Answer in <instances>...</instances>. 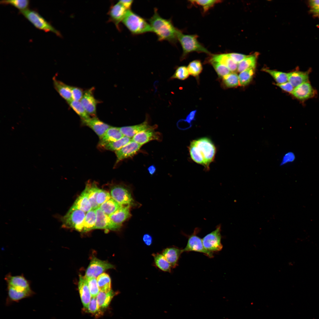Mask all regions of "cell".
Segmentation results:
<instances>
[{"mask_svg": "<svg viewBox=\"0 0 319 319\" xmlns=\"http://www.w3.org/2000/svg\"><path fill=\"white\" fill-rule=\"evenodd\" d=\"M152 255L154 258V264L157 267L162 271L171 272V266L162 253H153Z\"/></svg>", "mask_w": 319, "mask_h": 319, "instance_id": "obj_31", "label": "cell"}, {"mask_svg": "<svg viewBox=\"0 0 319 319\" xmlns=\"http://www.w3.org/2000/svg\"><path fill=\"white\" fill-rule=\"evenodd\" d=\"M68 103L81 119L85 120L90 118L80 101L72 100Z\"/></svg>", "mask_w": 319, "mask_h": 319, "instance_id": "obj_38", "label": "cell"}, {"mask_svg": "<svg viewBox=\"0 0 319 319\" xmlns=\"http://www.w3.org/2000/svg\"><path fill=\"white\" fill-rule=\"evenodd\" d=\"M276 85L284 91L291 94L294 88L292 84L288 81L282 84L277 83L276 84Z\"/></svg>", "mask_w": 319, "mask_h": 319, "instance_id": "obj_53", "label": "cell"}, {"mask_svg": "<svg viewBox=\"0 0 319 319\" xmlns=\"http://www.w3.org/2000/svg\"><path fill=\"white\" fill-rule=\"evenodd\" d=\"M255 53L248 55L243 60L238 64L237 71L241 72L250 68L255 69L257 58Z\"/></svg>", "mask_w": 319, "mask_h": 319, "instance_id": "obj_32", "label": "cell"}, {"mask_svg": "<svg viewBox=\"0 0 319 319\" xmlns=\"http://www.w3.org/2000/svg\"><path fill=\"white\" fill-rule=\"evenodd\" d=\"M122 206V205L111 198L101 204L99 207L105 214L110 216Z\"/></svg>", "mask_w": 319, "mask_h": 319, "instance_id": "obj_35", "label": "cell"}, {"mask_svg": "<svg viewBox=\"0 0 319 319\" xmlns=\"http://www.w3.org/2000/svg\"><path fill=\"white\" fill-rule=\"evenodd\" d=\"M95 210L92 209L86 213L83 222L82 232H88L94 229L96 220Z\"/></svg>", "mask_w": 319, "mask_h": 319, "instance_id": "obj_33", "label": "cell"}, {"mask_svg": "<svg viewBox=\"0 0 319 319\" xmlns=\"http://www.w3.org/2000/svg\"><path fill=\"white\" fill-rule=\"evenodd\" d=\"M198 229H195L192 235L188 237L187 245L183 249L184 252L195 251L203 253L209 258L213 257L212 253L206 250L204 247L202 239L197 235Z\"/></svg>", "mask_w": 319, "mask_h": 319, "instance_id": "obj_9", "label": "cell"}, {"mask_svg": "<svg viewBox=\"0 0 319 319\" xmlns=\"http://www.w3.org/2000/svg\"><path fill=\"white\" fill-rule=\"evenodd\" d=\"M310 12L313 16L319 19V0L309 1Z\"/></svg>", "mask_w": 319, "mask_h": 319, "instance_id": "obj_49", "label": "cell"}, {"mask_svg": "<svg viewBox=\"0 0 319 319\" xmlns=\"http://www.w3.org/2000/svg\"><path fill=\"white\" fill-rule=\"evenodd\" d=\"M133 0H120L119 2L121 3L127 10H130L133 3Z\"/></svg>", "mask_w": 319, "mask_h": 319, "instance_id": "obj_56", "label": "cell"}, {"mask_svg": "<svg viewBox=\"0 0 319 319\" xmlns=\"http://www.w3.org/2000/svg\"><path fill=\"white\" fill-rule=\"evenodd\" d=\"M122 22L133 35H138L152 32L149 23L131 9L127 11Z\"/></svg>", "mask_w": 319, "mask_h": 319, "instance_id": "obj_3", "label": "cell"}, {"mask_svg": "<svg viewBox=\"0 0 319 319\" xmlns=\"http://www.w3.org/2000/svg\"><path fill=\"white\" fill-rule=\"evenodd\" d=\"M114 268L113 265L107 261L94 257L86 270L85 276L97 277L106 270Z\"/></svg>", "mask_w": 319, "mask_h": 319, "instance_id": "obj_10", "label": "cell"}, {"mask_svg": "<svg viewBox=\"0 0 319 319\" xmlns=\"http://www.w3.org/2000/svg\"><path fill=\"white\" fill-rule=\"evenodd\" d=\"M190 155L196 163L209 168L214 160L216 152V147L211 140L206 137L192 141L189 147Z\"/></svg>", "mask_w": 319, "mask_h": 319, "instance_id": "obj_1", "label": "cell"}, {"mask_svg": "<svg viewBox=\"0 0 319 319\" xmlns=\"http://www.w3.org/2000/svg\"><path fill=\"white\" fill-rule=\"evenodd\" d=\"M99 190L96 185L93 182L88 183L83 191L89 200L92 209L95 210L99 207L96 198Z\"/></svg>", "mask_w": 319, "mask_h": 319, "instance_id": "obj_28", "label": "cell"}, {"mask_svg": "<svg viewBox=\"0 0 319 319\" xmlns=\"http://www.w3.org/2000/svg\"><path fill=\"white\" fill-rule=\"evenodd\" d=\"M116 293L112 290L108 292L100 291L96 297L99 308L102 310L107 307Z\"/></svg>", "mask_w": 319, "mask_h": 319, "instance_id": "obj_30", "label": "cell"}, {"mask_svg": "<svg viewBox=\"0 0 319 319\" xmlns=\"http://www.w3.org/2000/svg\"><path fill=\"white\" fill-rule=\"evenodd\" d=\"M189 73L187 67L185 66L178 67L176 69L175 72L171 77L172 79H177L183 80L186 79L189 76Z\"/></svg>", "mask_w": 319, "mask_h": 319, "instance_id": "obj_47", "label": "cell"}, {"mask_svg": "<svg viewBox=\"0 0 319 319\" xmlns=\"http://www.w3.org/2000/svg\"><path fill=\"white\" fill-rule=\"evenodd\" d=\"M315 92L310 84L308 82L294 87L292 94L298 99L303 101L314 97Z\"/></svg>", "mask_w": 319, "mask_h": 319, "instance_id": "obj_18", "label": "cell"}, {"mask_svg": "<svg viewBox=\"0 0 319 319\" xmlns=\"http://www.w3.org/2000/svg\"><path fill=\"white\" fill-rule=\"evenodd\" d=\"M82 124L88 127L101 138L111 126L103 122L97 118L93 117L85 120L81 119Z\"/></svg>", "mask_w": 319, "mask_h": 319, "instance_id": "obj_16", "label": "cell"}, {"mask_svg": "<svg viewBox=\"0 0 319 319\" xmlns=\"http://www.w3.org/2000/svg\"><path fill=\"white\" fill-rule=\"evenodd\" d=\"M97 280L100 291L108 292L111 290V279L108 274L103 273L97 277Z\"/></svg>", "mask_w": 319, "mask_h": 319, "instance_id": "obj_34", "label": "cell"}, {"mask_svg": "<svg viewBox=\"0 0 319 319\" xmlns=\"http://www.w3.org/2000/svg\"><path fill=\"white\" fill-rule=\"evenodd\" d=\"M222 84L226 88L237 87L239 85L238 76L235 72L230 73L222 77Z\"/></svg>", "mask_w": 319, "mask_h": 319, "instance_id": "obj_37", "label": "cell"}, {"mask_svg": "<svg viewBox=\"0 0 319 319\" xmlns=\"http://www.w3.org/2000/svg\"><path fill=\"white\" fill-rule=\"evenodd\" d=\"M148 21L152 32L157 35L159 41L166 40L173 44L176 43L179 30L174 26L171 19L162 17L155 8L153 14Z\"/></svg>", "mask_w": 319, "mask_h": 319, "instance_id": "obj_2", "label": "cell"}, {"mask_svg": "<svg viewBox=\"0 0 319 319\" xmlns=\"http://www.w3.org/2000/svg\"><path fill=\"white\" fill-rule=\"evenodd\" d=\"M71 208L81 210L86 213L92 209L89 200L84 191L77 198Z\"/></svg>", "mask_w": 319, "mask_h": 319, "instance_id": "obj_29", "label": "cell"}, {"mask_svg": "<svg viewBox=\"0 0 319 319\" xmlns=\"http://www.w3.org/2000/svg\"><path fill=\"white\" fill-rule=\"evenodd\" d=\"M86 213L81 210L71 207L66 214L61 217L62 227L66 228H74L82 232Z\"/></svg>", "mask_w": 319, "mask_h": 319, "instance_id": "obj_6", "label": "cell"}, {"mask_svg": "<svg viewBox=\"0 0 319 319\" xmlns=\"http://www.w3.org/2000/svg\"><path fill=\"white\" fill-rule=\"evenodd\" d=\"M189 1L193 4L197 5L201 7L204 13L207 12L216 4L222 1L220 0H191Z\"/></svg>", "mask_w": 319, "mask_h": 319, "instance_id": "obj_42", "label": "cell"}, {"mask_svg": "<svg viewBox=\"0 0 319 319\" xmlns=\"http://www.w3.org/2000/svg\"><path fill=\"white\" fill-rule=\"evenodd\" d=\"M128 10L118 1L112 6L109 12L110 19L115 24L119 30V24L122 22Z\"/></svg>", "mask_w": 319, "mask_h": 319, "instance_id": "obj_20", "label": "cell"}, {"mask_svg": "<svg viewBox=\"0 0 319 319\" xmlns=\"http://www.w3.org/2000/svg\"><path fill=\"white\" fill-rule=\"evenodd\" d=\"M54 87L59 95L68 103L72 99L70 86L56 79L53 78Z\"/></svg>", "mask_w": 319, "mask_h": 319, "instance_id": "obj_27", "label": "cell"}, {"mask_svg": "<svg viewBox=\"0 0 319 319\" xmlns=\"http://www.w3.org/2000/svg\"><path fill=\"white\" fill-rule=\"evenodd\" d=\"M73 100L80 101L84 95V92L81 88L70 86Z\"/></svg>", "mask_w": 319, "mask_h": 319, "instance_id": "obj_50", "label": "cell"}, {"mask_svg": "<svg viewBox=\"0 0 319 319\" xmlns=\"http://www.w3.org/2000/svg\"><path fill=\"white\" fill-rule=\"evenodd\" d=\"M295 156L294 153L292 152L286 153L283 156L280 163L281 166L284 165L289 163L293 162L295 160Z\"/></svg>", "mask_w": 319, "mask_h": 319, "instance_id": "obj_51", "label": "cell"}, {"mask_svg": "<svg viewBox=\"0 0 319 319\" xmlns=\"http://www.w3.org/2000/svg\"><path fill=\"white\" fill-rule=\"evenodd\" d=\"M183 253V249L172 247L164 249L161 253L170 264L172 268H174L178 265L180 256Z\"/></svg>", "mask_w": 319, "mask_h": 319, "instance_id": "obj_24", "label": "cell"}, {"mask_svg": "<svg viewBox=\"0 0 319 319\" xmlns=\"http://www.w3.org/2000/svg\"><path fill=\"white\" fill-rule=\"evenodd\" d=\"M0 3L3 5H11L21 11L28 9L30 1L28 0H2L0 1Z\"/></svg>", "mask_w": 319, "mask_h": 319, "instance_id": "obj_39", "label": "cell"}, {"mask_svg": "<svg viewBox=\"0 0 319 319\" xmlns=\"http://www.w3.org/2000/svg\"><path fill=\"white\" fill-rule=\"evenodd\" d=\"M94 89L92 87L84 91L80 102L89 115L95 117L96 107L98 101L94 97Z\"/></svg>", "mask_w": 319, "mask_h": 319, "instance_id": "obj_15", "label": "cell"}, {"mask_svg": "<svg viewBox=\"0 0 319 319\" xmlns=\"http://www.w3.org/2000/svg\"><path fill=\"white\" fill-rule=\"evenodd\" d=\"M7 297L6 305H9L12 303L19 302L21 300L32 296L35 292L32 289L22 290L7 286Z\"/></svg>", "mask_w": 319, "mask_h": 319, "instance_id": "obj_12", "label": "cell"}, {"mask_svg": "<svg viewBox=\"0 0 319 319\" xmlns=\"http://www.w3.org/2000/svg\"><path fill=\"white\" fill-rule=\"evenodd\" d=\"M209 60L217 62L226 66L232 72L237 71L238 64L232 60L227 53L212 55Z\"/></svg>", "mask_w": 319, "mask_h": 319, "instance_id": "obj_26", "label": "cell"}, {"mask_svg": "<svg viewBox=\"0 0 319 319\" xmlns=\"http://www.w3.org/2000/svg\"><path fill=\"white\" fill-rule=\"evenodd\" d=\"M198 36L196 35L184 34L179 30L178 34V40L183 49L181 59H184L189 53L193 52L210 54L209 52L198 40Z\"/></svg>", "mask_w": 319, "mask_h": 319, "instance_id": "obj_4", "label": "cell"}, {"mask_svg": "<svg viewBox=\"0 0 319 319\" xmlns=\"http://www.w3.org/2000/svg\"><path fill=\"white\" fill-rule=\"evenodd\" d=\"M95 210L96 220L94 229H102L116 231L121 228V227L114 223L109 216L103 212L99 207Z\"/></svg>", "mask_w": 319, "mask_h": 319, "instance_id": "obj_13", "label": "cell"}, {"mask_svg": "<svg viewBox=\"0 0 319 319\" xmlns=\"http://www.w3.org/2000/svg\"><path fill=\"white\" fill-rule=\"evenodd\" d=\"M147 170L150 175H153L156 172V167L154 165H151L148 167Z\"/></svg>", "mask_w": 319, "mask_h": 319, "instance_id": "obj_57", "label": "cell"}, {"mask_svg": "<svg viewBox=\"0 0 319 319\" xmlns=\"http://www.w3.org/2000/svg\"><path fill=\"white\" fill-rule=\"evenodd\" d=\"M131 139V138L124 136L117 140L105 145L102 148L107 150L115 152L128 143Z\"/></svg>", "mask_w": 319, "mask_h": 319, "instance_id": "obj_36", "label": "cell"}, {"mask_svg": "<svg viewBox=\"0 0 319 319\" xmlns=\"http://www.w3.org/2000/svg\"><path fill=\"white\" fill-rule=\"evenodd\" d=\"M131 207L129 206H122L109 217L114 223L121 227L123 223L131 216Z\"/></svg>", "mask_w": 319, "mask_h": 319, "instance_id": "obj_23", "label": "cell"}, {"mask_svg": "<svg viewBox=\"0 0 319 319\" xmlns=\"http://www.w3.org/2000/svg\"><path fill=\"white\" fill-rule=\"evenodd\" d=\"M228 56L234 62L237 64L241 62L248 55L237 53H227Z\"/></svg>", "mask_w": 319, "mask_h": 319, "instance_id": "obj_52", "label": "cell"}, {"mask_svg": "<svg viewBox=\"0 0 319 319\" xmlns=\"http://www.w3.org/2000/svg\"><path fill=\"white\" fill-rule=\"evenodd\" d=\"M85 310L97 317L103 314V311L99 308L98 305L96 297H91L87 307Z\"/></svg>", "mask_w": 319, "mask_h": 319, "instance_id": "obj_45", "label": "cell"}, {"mask_svg": "<svg viewBox=\"0 0 319 319\" xmlns=\"http://www.w3.org/2000/svg\"><path fill=\"white\" fill-rule=\"evenodd\" d=\"M78 287L82 302L84 309H86L88 307L92 297L85 276H79Z\"/></svg>", "mask_w": 319, "mask_h": 319, "instance_id": "obj_21", "label": "cell"}, {"mask_svg": "<svg viewBox=\"0 0 319 319\" xmlns=\"http://www.w3.org/2000/svg\"><path fill=\"white\" fill-rule=\"evenodd\" d=\"M92 297H96L100 290L96 278L92 277H86Z\"/></svg>", "mask_w": 319, "mask_h": 319, "instance_id": "obj_46", "label": "cell"}, {"mask_svg": "<svg viewBox=\"0 0 319 319\" xmlns=\"http://www.w3.org/2000/svg\"><path fill=\"white\" fill-rule=\"evenodd\" d=\"M221 226L219 225L214 230L209 233L202 239L205 248L207 250L213 253L221 250L223 246L221 241Z\"/></svg>", "mask_w": 319, "mask_h": 319, "instance_id": "obj_8", "label": "cell"}, {"mask_svg": "<svg viewBox=\"0 0 319 319\" xmlns=\"http://www.w3.org/2000/svg\"><path fill=\"white\" fill-rule=\"evenodd\" d=\"M141 146L131 140L128 143L115 152L116 157L115 164L125 159L132 157L139 151Z\"/></svg>", "mask_w": 319, "mask_h": 319, "instance_id": "obj_14", "label": "cell"}, {"mask_svg": "<svg viewBox=\"0 0 319 319\" xmlns=\"http://www.w3.org/2000/svg\"><path fill=\"white\" fill-rule=\"evenodd\" d=\"M197 112L196 110L191 111L187 116L185 121L188 124L191 125L192 121L195 120V116Z\"/></svg>", "mask_w": 319, "mask_h": 319, "instance_id": "obj_55", "label": "cell"}, {"mask_svg": "<svg viewBox=\"0 0 319 319\" xmlns=\"http://www.w3.org/2000/svg\"><path fill=\"white\" fill-rule=\"evenodd\" d=\"M4 279L7 286L23 290L31 289L30 281L23 274L14 276L9 273L5 276Z\"/></svg>", "mask_w": 319, "mask_h": 319, "instance_id": "obj_17", "label": "cell"}, {"mask_svg": "<svg viewBox=\"0 0 319 319\" xmlns=\"http://www.w3.org/2000/svg\"><path fill=\"white\" fill-rule=\"evenodd\" d=\"M111 198L122 206H135L131 190L130 187L123 184L114 185L111 188Z\"/></svg>", "mask_w": 319, "mask_h": 319, "instance_id": "obj_7", "label": "cell"}, {"mask_svg": "<svg viewBox=\"0 0 319 319\" xmlns=\"http://www.w3.org/2000/svg\"><path fill=\"white\" fill-rule=\"evenodd\" d=\"M142 240L147 246H151L153 242V238L152 236L149 234H145L142 237Z\"/></svg>", "mask_w": 319, "mask_h": 319, "instance_id": "obj_54", "label": "cell"}, {"mask_svg": "<svg viewBox=\"0 0 319 319\" xmlns=\"http://www.w3.org/2000/svg\"><path fill=\"white\" fill-rule=\"evenodd\" d=\"M111 198V195L109 192L105 190L100 189L97 196L96 201L99 207Z\"/></svg>", "mask_w": 319, "mask_h": 319, "instance_id": "obj_48", "label": "cell"}, {"mask_svg": "<svg viewBox=\"0 0 319 319\" xmlns=\"http://www.w3.org/2000/svg\"><path fill=\"white\" fill-rule=\"evenodd\" d=\"M309 73L308 71H295L287 73L288 82L294 87L305 82H308Z\"/></svg>", "mask_w": 319, "mask_h": 319, "instance_id": "obj_25", "label": "cell"}, {"mask_svg": "<svg viewBox=\"0 0 319 319\" xmlns=\"http://www.w3.org/2000/svg\"><path fill=\"white\" fill-rule=\"evenodd\" d=\"M208 62L212 65L220 77H223L231 73L227 67L217 62L209 60Z\"/></svg>", "mask_w": 319, "mask_h": 319, "instance_id": "obj_44", "label": "cell"}, {"mask_svg": "<svg viewBox=\"0 0 319 319\" xmlns=\"http://www.w3.org/2000/svg\"><path fill=\"white\" fill-rule=\"evenodd\" d=\"M124 136L118 127L111 126L100 138L98 146L102 148L105 145L117 140Z\"/></svg>", "mask_w": 319, "mask_h": 319, "instance_id": "obj_22", "label": "cell"}, {"mask_svg": "<svg viewBox=\"0 0 319 319\" xmlns=\"http://www.w3.org/2000/svg\"><path fill=\"white\" fill-rule=\"evenodd\" d=\"M35 28L46 32H52L61 36L60 33L37 11L29 9L19 11Z\"/></svg>", "mask_w": 319, "mask_h": 319, "instance_id": "obj_5", "label": "cell"}, {"mask_svg": "<svg viewBox=\"0 0 319 319\" xmlns=\"http://www.w3.org/2000/svg\"><path fill=\"white\" fill-rule=\"evenodd\" d=\"M157 127V125H154L151 128L140 132L132 138V140L141 146L152 140L161 141L162 135L155 130Z\"/></svg>", "mask_w": 319, "mask_h": 319, "instance_id": "obj_11", "label": "cell"}, {"mask_svg": "<svg viewBox=\"0 0 319 319\" xmlns=\"http://www.w3.org/2000/svg\"><path fill=\"white\" fill-rule=\"evenodd\" d=\"M187 68L189 74L196 77H198L203 69L201 61L197 60L190 62Z\"/></svg>", "mask_w": 319, "mask_h": 319, "instance_id": "obj_41", "label": "cell"}, {"mask_svg": "<svg viewBox=\"0 0 319 319\" xmlns=\"http://www.w3.org/2000/svg\"><path fill=\"white\" fill-rule=\"evenodd\" d=\"M255 73V69L250 68L240 72L238 76L239 85L245 86L252 80Z\"/></svg>", "mask_w": 319, "mask_h": 319, "instance_id": "obj_40", "label": "cell"}, {"mask_svg": "<svg viewBox=\"0 0 319 319\" xmlns=\"http://www.w3.org/2000/svg\"><path fill=\"white\" fill-rule=\"evenodd\" d=\"M263 70L270 74L278 84H282L288 81L287 73L281 71L264 69Z\"/></svg>", "mask_w": 319, "mask_h": 319, "instance_id": "obj_43", "label": "cell"}, {"mask_svg": "<svg viewBox=\"0 0 319 319\" xmlns=\"http://www.w3.org/2000/svg\"><path fill=\"white\" fill-rule=\"evenodd\" d=\"M153 126L149 125L148 118L147 116L144 121L141 123L118 128L124 136L131 138L143 130L151 128Z\"/></svg>", "mask_w": 319, "mask_h": 319, "instance_id": "obj_19", "label": "cell"}]
</instances>
